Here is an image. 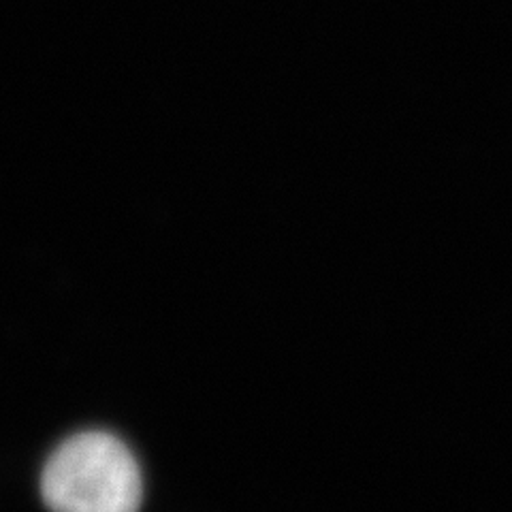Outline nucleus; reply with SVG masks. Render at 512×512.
I'll list each match as a JSON object with an SVG mask.
<instances>
[{
    "label": "nucleus",
    "mask_w": 512,
    "mask_h": 512,
    "mask_svg": "<svg viewBox=\"0 0 512 512\" xmlns=\"http://www.w3.org/2000/svg\"><path fill=\"white\" fill-rule=\"evenodd\" d=\"M41 493L52 512H139L143 478L131 448L94 429L56 448L43 468Z\"/></svg>",
    "instance_id": "obj_1"
}]
</instances>
